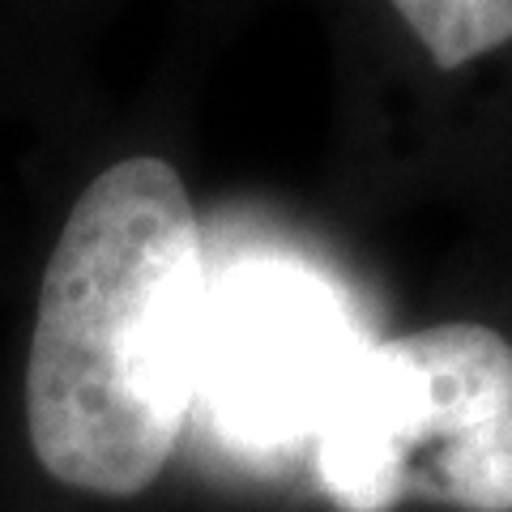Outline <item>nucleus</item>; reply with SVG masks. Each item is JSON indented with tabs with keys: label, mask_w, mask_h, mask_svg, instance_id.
Segmentation results:
<instances>
[{
	"label": "nucleus",
	"mask_w": 512,
	"mask_h": 512,
	"mask_svg": "<svg viewBox=\"0 0 512 512\" xmlns=\"http://www.w3.org/2000/svg\"><path fill=\"white\" fill-rule=\"evenodd\" d=\"M205 248L180 171L133 154L94 175L39 282L26 436L56 483L128 500L180 444L205 346Z\"/></svg>",
	"instance_id": "obj_1"
},
{
	"label": "nucleus",
	"mask_w": 512,
	"mask_h": 512,
	"mask_svg": "<svg viewBox=\"0 0 512 512\" xmlns=\"http://www.w3.org/2000/svg\"><path fill=\"white\" fill-rule=\"evenodd\" d=\"M316 478L342 512H512V342L448 320L350 355L316 414Z\"/></svg>",
	"instance_id": "obj_2"
},
{
	"label": "nucleus",
	"mask_w": 512,
	"mask_h": 512,
	"mask_svg": "<svg viewBox=\"0 0 512 512\" xmlns=\"http://www.w3.org/2000/svg\"><path fill=\"white\" fill-rule=\"evenodd\" d=\"M210 380L218 384L227 419L252 440L295 436L316 423L320 406L342 376L338 329L308 291L256 286L231 303L218 342L205 338Z\"/></svg>",
	"instance_id": "obj_3"
},
{
	"label": "nucleus",
	"mask_w": 512,
	"mask_h": 512,
	"mask_svg": "<svg viewBox=\"0 0 512 512\" xmlns=\"http://www.w3.org/2000/svg\"><path fill=\"white\" fill-rule=\"evenodd\" d=\"M440 69H461L512 43V0H389Z\"/></svg>",
	"instance_id": "obj_4"
}]
</instances>
